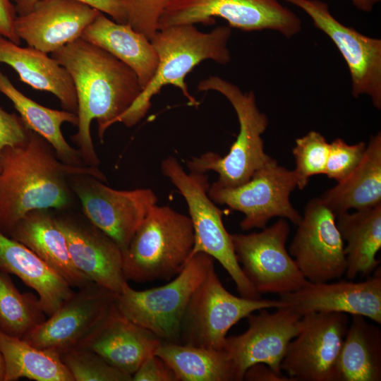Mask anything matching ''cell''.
I'll list each match as a JSON object with an SVG mask.
<instances>
[{
	"label": "cell",
	"mask_w": 381,
	"mask_h": 381,
	"mask_svg": "<svg viewBox=\"0 0 381 381\" xmlns=\"http://www.w3.org/2000/svg\"><path fill=\"white\" fill-rule=\"evenodd\" d=\"M336 224L346 243V278L353 280L358 275H370L380 264L376 255L381 248V204L340 214Z\"/></svg>",
	"instance_id": "28"
},
{
	"label": "cell",
	"mask_w": 381,
	"mask_h": 381,
	"mask_svg": "<svg viewBox=\"0 0 381 381\" xmlns=\"http://www.w3.org/2000/svg\"><path fill=\"white\" fill-rule=\"evenodd\" d=\"M267 308L246 318L248 327L243 334L226 337L223 349L229 356L237 381L243 380L246 370L256 363H264L283 374L281 363L290 341L298 334L302 315L289 306Z\"/></svg>",
	"instance_id": "17"
},
{
	"label": "cell",
	"mask_w": 381,
	"mask_h": 381,
	"mask_svg": "<svg viewBox=\"0 0 381 381\" xmlns=\"http://www.w3.org/2000/svg\"><path fill=\"white\" fill-rule=\"evenodd\" d=\"M0 63L11 66L24 83L53 94L64 110L77 113V94L71 75L47 53L21 47L0 36Z\"/></svg>",
	"instance_id": "22"
},
{
	"label": "cell",
	"mask_w": 381,
	"mask_h": 381,
	"mask_svg": "<svg viewBox=\"0 0 381 381\" xmlns=\"http://www.w3.org/2000/svg\"><path fill=\"white\" fill-rule=\"evenodd\" d=\"M171 1L121 0L127 15V23L149 40L157 32L159 19Z\"/></svg>",
	"instance_id": "36"
},
{
	"label": "cell",
	"mask_w": 381,
	"mask_h": 381,
	"mask_svg": "<svg viewBox=\"0 0 381 381\" xmlns=\"http://www.w3.org/2000/svg\"><path fill=\"white\" fill-rule=\"evenodd\" d=\"M329 148V143L325 138L315 131L296 140L292 154L298 188L304 189L311 176L325 174Z\"/></svg>",
	"instance_id": "34"
},
{
	"label": "cell",
	"mask_w": 381,
	"mask_h": 381,
	"mask_svg": "<svg viewBox=\"0 0 381 381\" xmlns=\"http://www.w3.org/2000/svg\"><path fill=\"white\" fill-rule=\"evenodd\" d=\"M301 8L315 26L336 44L346 61L351 78V93L366 95L381 109V40L365 36L338 21L327 3L320 0H284Z\"/></svg>",
	"instance_id": "16"
},
{
	"label": "cell",
	"mask_w": 381,
	"mask_h": 381,
	"mask_svg": "<svg viewBox=\"0 0 381 381\" xmlns=\"http://www.w3.org/2000/svg\"><path fill=\"white\" fill-rule=\"evenodd\" d=\"M243 380L248 381H291L283 374H279L264 363H256L248 368Z\"/></svg>",
	"instance_id": "41"
},
{
	"label": "cell",
	"mask_w": 381,
	"mask_h": 381,
	"mask_svg": "<svg viewBox=\"0 0 381 381\" xmlns=\"http://www.w3.org/2000/svg\"><path fill=\"white\" fill-rule=\"evenodd\" d=\"M352 315L337 364V381L381 380V329Z\"/></svg>",
	"instance_id": "29"
},
{
	"label": "cell",
	"mask_w": 381,
	"mask_h": 381,
	"mask_svg": "<svg viewBox=\"0 0 381 381\" xmlns=\"http://www.w3.org/2000/svg\"><path fill=\"white\" fill-rule=\"evenodd\" d=\"M231 35L229 26H219L210 32H202L190 24L157 30L150 40L159 59L156 73L117 122L127 127L137 124L151 107L152 97L167 85L179 88L190 105L198 107L200 103L189 92L185 78L205 60L227 64L231 61L227 47Z\"/></svg>",
	"instance_id": "3"
},
{
	"label": "cell",
	"mask_w": 381,
	"mask_h": 381,
	"mask_svg": "<svg viewBox=\"0 0 381 381\" xmlns=\"http://www.w3.org/2000/svg\"><path fill=\"white\" fill-rule=\"evenodd\" d=\"M210 255H192L182 270L167 284L143 291L127 282L116 294V305L128 319L149 330L162 341L180 343L183 318L190 299L210 270Z\"/></svg>",
	"instance_id": "7"
},
{
	"label": "cell",
	"mask_w": 381,
	"mask_h": 381,
	"mask_svg": "<svg viewBox=\"0 0 381 381\" xmlns=\"http://www.w3.org/2000/svg\"><path fill=\"white\" fill-rule=\"evenodd\" d=\"M320 198L337 217L381 204V133L371 135L358 166Z\"/></svg>",
	"instance_id": "26"
},
{
	"label": "cell",
	"mask_w": 381,
	"mask_h": 381,
	"mask_svg": "<svg viewBox=\"0 0 381 381\" xmlns=\"http://www.w3.org/2000/svg\"><path fill=\"white\" fill-rule=\"evenodd\" d=\"M366 143L361 141L349 145L341 138L329 143L325 175L337 183L346 179L362 159Z\"/></svg>",
	"instance_id": "35"
},
{
	"label": "cell",
	"mask_w": 381,
	"mask_h": 381,
	"mask_svg": "<svg viewBox=\"0 0 381 381\" xmlns=\"http://www.w3.org/2000/svg\"><path fill=\"white\" fill-rule=\"evenodd\" d=\"M39 0H12L18 16L29 12ZM100 12L109 15L112 20L121 24L127 23V15L121 0H78Z\"/></svg>",
	"instance_id": "38"
},
{
	"label": "cell",
	"mask_w": 381,
	"mask_h": 381,
	"mask_svg": "<svg viewBox=\"0 0 381 381\" xmlns=\"http://www.w3.org/2000/svg\"><path fill=\"white\" fill-rule=\"evenodd\" d=\"M116 294L92 282L78 289L23 339L59 356L79 346L116 303Z\"/></svg>",
	"instance_id": "15"
},
{
	"label": "cell",
	"mask_w": 381,
	"mask_h": 381,
	"mask_svg": "<svg viewBox=\"0 0 381 381\" xmlns=\"http://www.w3.org/2000/svg\"><path fill=\"white\" fill-rule=\"evenodd\" d=\"M193 244L190 217L155 204L123 253L124 277L137 283L170 280L184 267Z\"/></svg>",
	"instance_id": "5"
},
{
	"label": "cell",
	"mask_w": 381,
	"mask_h": 381,
	"mask_svg": "<svg viewBox=\"0 0 381 381\" xmlns=\"http://www.w3.org/2000/svg\"><path fill=\"white\" fill-rule=\"evenodd\" d=\"M0 352L5 365L4 381L28 378L36 381H74L60 356L39 349L23 339L0 331Z\"/></svg>",
	"instance_id": "31"
},
{
	"label": "cell",
	"mask_w": 381,
	"mask_h": 381,
	"mask_svg": "<svg viewBox=\"0 0 381 381\" xmlns=\"http://www.w3.org/2000/svg\"><path fill=\"white\" fill-rule=\"evenodd\" d=\"M17 13L12 0H0V36L20 44L14 30Z\"/></svg>",
	"instance_id": "40"
},
{
	"label": "cell",
	"mask_w": 381,
	"mask_h": 381,
	"mask_svg": "<svg viewBox=\"0 0 381 381\" xmlns=\"http://www.w3.org/2000/svg\"><path fill=\"white\" fill-rule=\"evenodd\" d=\"M289 232L286 219L280 218L260 232L231 234L242 271L260 294L280 295L308 283L286 248Z\"/></svg>",
	"instance_id": "11"
},
{
	"label": "cell",
	"mask_w": 381,
	"mask_h": 381,
	"mask_svg": "<svg viewBox=\"0 0 381 381\" xmlns=\"http://www.w3.org/2000/svg\"><path fill=\"white\" fill-rule=\"evenodd\" d=\"M349 322L343 313L302 315L300 331L282 361V371L291 381H337V361Z\"/></svg>",
	"instance_id": "13"
},
{
	"label": "cell",
	"mask_w": 381,
	"mask_h": 381,
	"mask_svg": "<svg viewBox=\"0 0 381 381\" xmlns=\"http://www.w3.org/2000/svg\"><path fill=\"white\" fill-rule=\"evenodd\" d=\"M353 6L363 11L369 12L380 0H350Z\"/></svg>",
	"instance_id": "42"
},
{
	"label": "cell",
	"mask_w": 381,
	"mask_h": 381,
	"mask_svg": "<svg viewBox=\"0 0 381 381\" xmlns=\"http://www.w3.org/2000/svg\"><path fill=\"white\" fill-rule=\"evenodd\" d=\"M10 237L35 253L73 288L79 289L91 282L74 266L65 236L49 210L27 213L17 223Z\"/></svg>",
	"instance_id": "23"
},
{
	"label": "cell",
	"mask_w": 381,
	"mask_h": 381,
	"mask_svg": "<svg viewBox=\"0 0 381 381\" xmlns=\"http://www.w3.org/2000/svg\"><path fill=\"white\" fill-rule=\"evenodd\" d=\"M99 11L78 0H39L17 16L14 30L28 47L53 53L81 37Z\"/></svg>",
	"instance_id": "19"
},
{
	"label": "cell",
	"mask_w": 381,
	"mask_h": 381,
	"mask_svg": "<svg viewBox=\"0 0 381 381\" xmlns=\"http://www.w3.org/2000/svg\"><path fill=\"white\" fill-rule=\"evenodd\" d=\"M133 381H176L174 373L156 354L147 356L132 375Z\"/></svg>",
	"instance_id": "39"
},
{
	"label": "cell",
	"mask_w": 381,
	"mask_h": 381,
	"mask_svg": "<svg viewBox=\"0 0 381 381\" xmlns=\"http://www.w3.org/2000/svg\"><path fill=\"white\" fill-rule=\"evenodd\" d=\"M52 57L68 71L77 94L78 131L71 139L85 164L98 167L91 123L97 121L102 141L106 130L117 123L142 92L139 80L126 64L81 37L52 53Z\"/></svg>",
	"instance_id": "1"
},
{
	"label": "cell",
	"mask_w": 381,
	"mask_h": 381,
	"mask_svg": "<svg viewBox=\"0 0 381 381\" xmlns=\"http://www.w3.org/2000/svg\"><path fill=\"white\" fill-rule=\"evenodd\" d=\"M161 170L188 205L194 233V244L190 258L198 253L210 255L228 272L241 296L261 298V294L246 278L237 260L231 234L222 221L223 211L208 195V176L186 172L177 159L172 156L162 160Z\"/></svg>",
	"instance_id": "6"
},
{
	"label": "cell",
	"mask_w": 381,
	"mask_h": 381,
	"mask_svg": "<svg viewBox=\"0 0 381 381\" xmlns=\"http://www.w3.org/2000/svg\"><path fill=\"white\" fill-rule=\"evenodd\" d=\"M74 381H132V375L113 367L96 352L82 346L61 354Z\"/></svg>",
	"instance_id": "33"
},
{
	"label": "cell",
	"mask_w": 381,
	"mask_h": 381,
	"mask_svg": "<svg viewBox=\"0 0 381 381\" xmlns=\"http://www.w3.org/2000/svg\"><path fill=\"white\" fill-rule=\"evenodd\" d=\"M0 271L16 275L34 289L48 317L74 292L73 287L35 253L1 231Z\"/></svg>",
	"instance_id": "25"
},
{
	"label": "cell",
	"mask_w": 381,
	"mask_h": 381,
	"mask_svg": "<svg viewBox=\"0 0 381 381\" xmlns=\"http://www.w3.org/2000/svg\"><path fill=\"white\" fill-rule=\"evenodd\" d=\"M103 182L88 174H74L70 179L84 216L111 238L123 253L150 208L157 204V197L150 188L116 190Z\"/></svg>",
	"instance_id": "12"
},
{
	"label": "cell",
	"mask_w": 381,
	"mask_h": 381,
	"mask_svg": "<svg viewBox=\"0 0 381 381\" xmlns=\"http://www.w3.org/2000/svg\"><path fill=\"white\" fill-rule=\"evenodd\" d=\"M30 132L20 116L8 113L0 107V153L6 147L25 145Z\"/></svg>",
	"instance_id": "37"
},
{
	"label": "cell",
	"mask_w": 381,
	"mask_h": 381,
	"mask_svg": "<svg viewBox=\"0 0 381 381\" xmlns=\"http://www.w3.org/2000/svg\"><path fill=\"white\" fill-rule=\"evenodd\" d=\"M81 38L108 52L130 67L143 90L154 78L159 63L150 40L126 24L116 23L100 12Z\"/></svg>",
	"instance_id": "24"
},
{
	"label": "cell",
	"mask_w": 381,
	"mask_h": 381,
	"mask_svg": "<svg viewBox=\"0 0 381 381\" xmlns=\"http://www.w3.org/2000/svg\"><path fill=\"white\" fill-rule=\"evenodd\" d=\"M155 354L171 369L176 381H237L224 349L162 341Z\"/></svg>",
	"instance_id": "30"
},
{
	"label": "cell",
	"mask_w": 381,
	"mask_h": 381,
	"mask_svg": "<svg viewBox=\"0 0 381 381\" xmlns=\"http://www.w3.org/2000/svg\"><path fill=\"white\" fill-rule=\"evenodd\" d=\"M0 92L11 101L26 126L51 145L62 162L74 167L86 166L79 150L69 145L61 129L64 123L77 126L78 118L75 113L38 104L19 91L1 71Z\"/></svg>",
	"instance_id": "27"
},
{
	"label": "cell",
	"mask_w": 381,
	"mask_h": 381,
	"mask_svg": "<svg viewBox=\"0 0 381 381\" xmlns=\"http://www.w3.org/2000/svg\"><path fill=\"white\" fill-rule=\"evenodd\" d=\"M46 316L38 296L21 293L10 274L0 271V331L23 339Z\"/></svg>",
	"instance_id": "32"
},
{
	"label": "cell",
	"mask_w": 381,
	"mask_h": 381,
	"mask_svg": "<svg viewBox=\"0 0 381 381\" xmlns=\"http://www.w3.org/2000/svg\"><path fill=\"white\" fill-rule=\"evenodd\" d=\"M5 375V365L3 356L0 352V381H4Z\"/></svg>",
	"instance_id": "43"
},
{
	"label": "cell",
	"mask_w": 381,
	"mask_h": 381,
	"mask_svg": "<svg viewBox=\"0 0 381 381\" xmlns=\"http://www.w3.org/2000/svg\"><path fill=\"white\" fill-rule=\"evenodd\" d=\"M286 306L279 300L253 299L228 291L214 266L193 294L185 311L180 343L223 349L228 331L250 314L263 308Z\"/></svg>",
	"instance_id": "8"
},
{
	"label": "cell",
	"mask_w": 381,
	"mask_h": 381,
	"mask_svg": "<svg viewBox=\"0 0 381 381\" xmlns=\"http://www.w3.org/2000/svg\"><path fill=\"white\" fill-rule=\"evenodd\" d=\"M0 167V231L9 237L17 223L31 211L71 207L72 175L88 174L107 181L98 167L62 162L51 145L32 131L25 145L1 150Z\"/></svg>",
	"instance_id": "2"
},
{
	"label": "cell",
	"mask_w": 381,
	"mask_h": 381,
	"mask_svg": "<svg viewBox=\"0 0 381 381\" xmlns=\"http://www.w3.org/2000/svg\"><path fill=\"white\" fill-rule=\"evenodd\" d=\"M279 300L301 315L310 313L358 315L381 324V274L361 282L308 283L295 291L279 295Z\"/></svg>",
	"instance_id": "20"
},
{
	"label": "cell",
	"mask_w": 381,
	"mask_h": 381,
	"mask_svg": "<svg viewBox=\"0 0 381 381\" xmlns=\"http://www.w3.org/2000/svg\"><path fill=\"white\" fill-rule=\"evenodd\" d=\"M297 188L294 170L278 164L276 159L257 170L246 183L225 187L213 183L208 195L216 203L242 212L240 222L243 231L262 229L270 219L278 217L297 225L301 215L290 201V194Z\"/></svg>",
	"instance_id": "9"
},
{
	"label": "cell",
	"mask_w": 381,
	"mask_h": 381,
	"mask_svg": "<svg viewBox=\"0 0 381 381\" xmlns=\"http://www.w3.org/2000/svg\"><path fill=\"white\" fill-rule=\"evenodd\" d=\"M59 211L55 221L65 236L74 266L91 282L119 294L128 282L120 247L83 214Z\"/></svg>",
	"instance_id": "18"
},
{
	"label": "cell",
	"mask_w": 381,
	"mask_h": 381,
	"mask_svg": "<svg viewBox=\"0 0 381 381\" xmlns=\"http://www.w3.org/2000/svg\"><path fill=\"white\" fill-rule=\"evenodd\" d=\"M161 342L151 332L124 316L115 303L78 346L96 352L113 367L133 375L144 359L155 354Z\"/></svg>",
	"instance_id": "21"
},
{
	"label": "cell",
	"mask_w": 381,
	"mask_h": 381,
	"mask_svg": "<svg viewBox=\"0 0 381 381\" xmlns=\"http://www.w3.org/2000/svg\"><path fill=\"white\" fill-rule=\"evenodd\" d=\"M197 88L218 92L229 100L237 115L239 132L226 155L207 152L188 160L187 167L195 173L215 171L218 174L215 183L222 186L243 184L274 159L265 152L261 137L268 126L267 116L258 109L253 91L243 92L237 85L219 76L200 81Z\"/></svg>",
	"instance_id": "4"
},
{
	"label": "cell",
	"mask_w": 381,
	"mask_h": 381,
	"mask_svg": "<svg viewBox=\"0 0 381 381\" xmlns=\"http://www.w3.org/2000/svg\"><path fill=\"white\" fill-rule=\"evenodd\" d=\"M244 31L272 30L287 38L301 30L300 18L279 0H172L158 30L178 25H212L214 18Z\"/></svg>",
	"instance_id": "10"
},
{
	"label": "cell",
	"mask_w": 381,
	"mask_h": 381,
	"mask_svg": "<svg viewBox=\"0 0 381 381\" xmlns=\"http://www.w3.org/2000/svg\"><path fill=\"white\" fill-rule=\"evenodd\" d=\"M296 226L289 254L303 277L310 282L321 283L344 275V242L336 216L320 197L307 202Z\"/></svg>",
	"instance_id": "14"
}]
</instances>
